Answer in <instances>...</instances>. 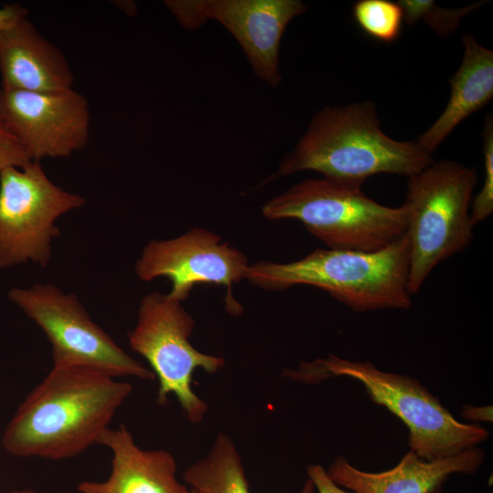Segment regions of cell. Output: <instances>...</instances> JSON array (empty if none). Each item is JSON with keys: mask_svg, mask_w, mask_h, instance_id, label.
<instances>
[{"mask_svg": "<svg viewBox=\"0 0 493 493\" xmlns=\"http://www.w3.org/2000/svg\"><path fill=\"white\" fill-rule=\"evenodd\" d=\"M132 384L82 366H53L26 396L2 436L20 457L64 460L79 456L110 427Z\"/></svg>", "mask_w": 493, "mask_h": 493, "instance_id": "obj_1", "label": "cell"}, {"mask_svg": "<svg viewBox=\"0 0 493 493\" xmlns=\"http://www.w3.org/2000/svg\"><path fill=\"white\" fill-rule=\"evenodd\" d=\"M433 162L415 141L401 142L385 134L374 104L362 101L318 111L267 182L313 171L328 179L362 185L380 173L409 177Z\"/></svg>", "mask_w": 493, "mask_h": 493, "instance_id": "obj_2", "label": "cell"}, {"mask_svg": "<svg viewBox=\"0 0 493 493\" xmlns=\"http://www.w3.org/2000/svg\"><path fill=\"white\" fill-rule=\"evenodd\" d=\"M410 247L406 235L372 252L317 248L287 263L250 264L246 278L269 291L299 285L318 288L357 312L408 309Z\"/></svg>", "mask_w": 493, "mask_h": 493, "instance_id": "obj_3", "label": "cell"}, {"mask_svg": "<svg viewBox=\"0 0 493 493\" xmlns=\"http://www.w3.org/2000/svg\"><path fill=\"white\" fill-rule=\"evenodd\" d=\"M291 380L318 383L335 376L360 382L372 401L399 417L408 428L410 451L425 461H436L477 447L489 437L486 427L464 424L417 379L379 370L370 362H356L330 354L287 371Z\"/></svg>", "mask_w": 493, "mask_h": 493, "instance_id": "obj_4", "label": "cell"}, {"mask_svg": "<svg viewBox=\"0 0 493 493\" xmlns=\"http://www.w3.org/2000/svg\"><path fill=\"white\" fill-rule=\"evenodd\" d=\"M273 221L294 219L328 248L377 251L406 233L404 205L390 207L368 197L362 184L307 179L262 207Z\"/></svg>", "mask_w": 493, "mask_h": 493, "instance_id": "obj_5", "label": "cell"}, {"mask_svg": "<svg viewBox=\"0 0 493 493\" xmlns=\"http://www.w3.org/2000/svg\"><path fill=\"white\" fill-rule=\"evenodd\" d=\"M407 178L404 205L410 247L408 288L414 295L439 263L468 247L474 228L470 206L478 176L473 167L441 160Z\"/></svg>", "mask_w": 493, "mask_h": 493, "instance_id": "obj_6", "label": "cell"}, {"mask_svg": "<svg viewBox=\"0 0 493 493\" xmlns=\"http://www.w3.org/2000/svg\"><path fill=\"white\" fill-rule=\"evenodd\" d=\"M182 303L155 291L143 296L136 324L128 336L129 343L148 362L158 379V404H166L169 395L173 394L187 419L200 423L207 405L192 389L193 373L197 368L215 373L225 361L191 344L195 322Z\"/></svg>", "mask_w": 493, "mask_h": 493, "instance_id": "obj_7", "label": "cell"}, {"mask_svg": "<svg viewBox=\"0 0 493 493\" xmlns=\"http://www.w3.org/2000/svg\"><path fill=\"white\" fill-rule=\"evenodd\" d=\"M8 297L47 338L53 366L89 367L116 378H155L90 318L76 295L52 283H37L14 288Z\"/></svg>", "mask_w": 493, "mask_h": 493, "instance_id": "obj_8", "label": "cell"}, {"mask_svg": "<svg viewBox=\"0 0 493 493\" xmlns=\"http://www.w3.org/2000/svg\"><path fill=\"white\" fill-rule=\"evenodd\" d=\"M86 199L55 184L40 162L0 173V268L28 261L45 267L51 243L60 234L56 221L82 207Z\"/></svg>", "mask_w": 493, "mask_h": 493, "instance_id": "obj_9", "label": "cell"}, {"mask_svg": "<svg viewBox=\"0 0 493 493\" xmlns=\"http://www.w3.org/2000/svg\"><path fill=\"white\" fill-rule=\"evenodd\" d=\"M250 263L246 256L224 241L217 234L194 227L171 239L150 240L142 248L134 270L144 282L166 278L172 285L167 293L184 301L193 288L201 284L226 288L227 305L238 310L233 287L246 278Z\"/></svg>", "mask_w": 493, "mask_h": 493, "instance_id": "obj_10", "label": "cell"}, {"mask_svg": "<svg viewBox=\"0 0 493 493\" xmlns=\"http://www.w3.org/2000/svg\"><path fill=\"white\" fill-rule=\"evenodd\" d=\"M179 24L194 30L220 23L239 43L256 76L272 87L281 81L279 44L288 23L306 12L299 0H167Z\"/></svg>", "mask_w": 493, "mask_h": 493, "instance_id": "obj_11", "label": "cell"}, {"mask_svg": "<svg viewBox=\"0 0 493 493\" xmlns=\"http://www.w3.org/2000/svg\"><path fill=\"white\" fill-rule=\"evenodd\" d=\"M0 121L32 161L68 157L89 142L90 112L73 89L38 92L0 88Z\"/></svg>", "mask_w": 493, "mask_h": 493, "instance_id": "obj_12", "label": "cell"}, {"mask_svg": "<svg viewBox=\"0 0 493 493\" xmlns=\"http://www.w3.org/2000/svg\"><path fill=\"white\" fill-rule=\"evenodd\" d=\"M1 88L54 92L72 89L74 76L62 51L46 39L27 14L0 28Z\"/></svg>", "mask_w": 493, "mask_h": 493, "instance_id": "obj_13", "label": "cell"}, {"mask_svg": "<svg viewBox=\"0 0 493 493\" xmlns=\"http://www.w3.org/2000/svg\"><path fill=\"white\" fill-rule=\"evenodd\" d=\"M484 456V450L477 446L447 458L425 461L409 450L395 467L379 473L362 471L340 456L327 473L338 486L353 493H438L451 474H474Z\"/></svg>", "mask_w": 493, "mask_h": 493, "instance_id": "obj_14", "label": "cell"}, {"mask_svg": "<svg viewBox=\"0 0 493 493\" xmlns=\"http://www.w3.org/2000/svg\"><path fill=\"white\" fill-rule=\"evenodd\" d=\"M98 444L112 454L110 476L80 482L79 493H191L177 479L173 456L163 449H142L125 425L109 427Z\"/></svg>", "mask_w": 493, "mask_h": 493, "instance_id": "obj_15", "label": "cell"}, {"mask_svg": "<svg viewBox=\"0 0 493 493\" xmlns=\"http://www.w3.org/2000/svg\"><path fill=\"white\" fill-rule=\"evenodd\" d=\"M464 56L450 79L448 102L436 121L415 141L432 155L443 141L466 118L485 107L493 98V52L470 34L462 37Z\"/></svg>", "mask_w": 493, "mask_h": 493, "instance_id": "obj_16", "label": "cell"}, {"mask_svg": "<svg viewBox=\"0 0 493 493\" xmlns=\"http://www.w3.org/2000/svg\"><path fill=\"white\" fill-rule=\"evenodd\" d=\"M184 480L198 493H250L239 453L232 439L220 433L208 455L189 466ZM309 479L300 493H314Z\"/></svg>", "mask_w": 493, "mask_h": 493, "instance_id": "obj_17", "label": "cell"}, {"mask_svg": "<svg viewBox=\"0 0 493 493\" xmlns=\"http://www.w3.org/2000/svg\"><path fill=\"white\" fill-rule=\"evenodd\" d=\"M352 16L359 27L376 40L389 43L400 36L404 12L397 2L360 0L353 5Z\"/></svg>", "mask_w": 493, "mask_h": 493, "instance_id": "obj_18", "label": "cell"}, {"mask_svg": "<svg viewBox=\"0 0 493 493\" xmlns=\"http://www.w3.org/2000/svg\"><path fill=\"white\" fill-rule=\"evenodd\" d=\"M397 3L403 9L404 21L414 25L424 22L435 33L442 37L452 34L459 26L462 18L485 2L471 4L462 8H445L430 0H399Z\"/></svg>", "mask_w": 493, "mask_h": 493, "instance_id": "obj_19", "label": "cell"}, {"mask_svg": "<svg viewBox=\"0 0 493 493\" xmlns=\"http://www.w3.org/2000/svg\"><path fill=\"white\" fill-rule=\"evenodd\" d=\"M482 136L484 181L480 191L471 202L470 222L473 226L486 220L493 212V119L488 114L485 120Z\"/></svg>", "mask_w": 493, "mask_h": 493, "instance_id": "obj_20", "label": "cell"}, {"mask_svg": "<svg viewBox=\"0 0 493 493\" xmlns=\"http://www.w3.org/2000/svg\"><path fill=\"white\" fill-rule=\"evenodd\" d=\"M31 162L26 151L0 121V173L8 167L23 168Z\"/></svg>", "mask_w": 493, "mask_h": 493, "instance_id": "obj_21", "label": "cell"}, {"mask_svg": "<svg viewBox=\"0 0 493 493\" xmlns=\"http://www.w3.org/2000/svg\"><path fill=\"white\" fill-rule=\"evenodd\" d=\"M307 473L319 493H353L338 486L321 466L309 465L307 467Z\"/></svg>", "mask_w": 493, "mask_h": 493, "instance_id": "obj_22", "label": "cell"}, {"mask_svg": "<svg viewBox=\"0 0 493 493\" xmlns=\"http://www.w3.org/2000/svg\"><path fill=\"white\" fill-rule=\"evenodd\" d=\"M464 418L472 422H492V407L483 406L475 407L472 405H466L462 411Z\"/></svg>", "mask_w": 493, "mask_h": 493, "instance_id": "obj_23", "label": "cell"}, {"mask_svg": "<svg viewBox=\"0 0 493 493\" xmlns=\"http://www.w3.org/2000/svg\"><path fill=\"white\" fill-rule=\"evenodd\" d=\"M26 14H27L26 9L18 4L5 5L0 7V28L6 26Z\"/></svg>", "mask_w": 493, "mask_h": 493, "instance_id": "obj_24", "label": "cell"}, {"mask_svg": "<svg viewBox=\"0 0 493 493\" xmlns=\"http://www.w3.org/2000/svg\"><path fill=\"white\" fill-rule=\"evenodd\" d=\"M8 493H47V492L37 491V490H35L33 488H26L14 489V490H11Z\"/></svg>", "mask_w": 493, "mask_h": 493, "instance_id": "obj_25", "label": "cell"}, {"mask_svg": "<svg viewBox=\"0 0 493 493\" xmlns=\"http://www.w3.org/2000/svg\"><path fill=\"white\" fill-rule=\"evenodd\" d=\"M191 493H198L194 489L191 488Z\"/></svg>", "mask_w": 493, "mask_h": 493, "instance_id": "obj_26", "label": "cell"}]
</instances>
